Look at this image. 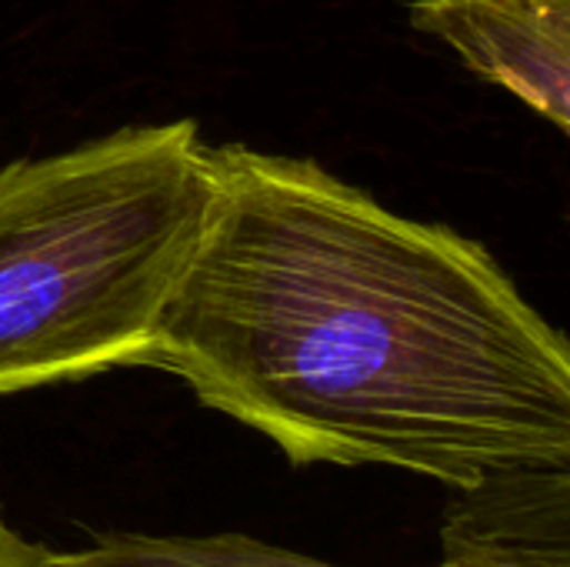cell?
<instances>
[{"label": "cell", "instance_id": "5", "mask_svg": "<svg viewBox=\"0 0 570 567\" xmlns=\"http://www.w3.org/2000/svg\"><path fill=\"white\" fill-rule=\"evenodd\" d=\"M0 567H50V551L27 541L0 511Z\"/></svg>", "mask_w": 570, "mask_h": 567}, {"label": "cell", "instance_id": "4", "mask_svg": "<svg viewBox=\"0 0 570 567\" xmlns=\"http://www.w3.org/2000/svg\"><path fill=\"white\" fill-rule=\"evenodd\" d=\"M407 17L568 134L570 0H411Z\"/></svg>", "mask_w": 570, "mask_h": 567}, {"label": "cell", "instance_id": "1", "mask_svg": "<svg viewBox=\"0 0 570 567\" xmlns=\"http://www.w3.org/2000/svg\"><path fill=\"white\" fill-rule=\"evenodd\" d=\"M207 170L144 368L294 468L384 465L451 491L570 468L568 338L481 241L307 157L224 144Z\"/></svg>", "mask_w": 570, "mask_h": 567}, {"label": "cell", "instance_id": "2", "mask_svg": "<svg viewBox=\"0 0 570 567\" xmlns=\"http://www.w3.org/2000/svg\"><path fill=\"white\" fill-rule=\"evenodd\" d=\"M207 201L190 117L0 167V394L144 368Z\"/></svg>", "mask_w": 570, "mask_h": 567}, {"label": "cell", "instance_id": "3", "mask_svg": "<svg viewBox=\"0 0 570 567\" xmlns=\"http://www.w3.org/2000/svg\"><path fill=\"white\" fill-rule=\"evenodd\" d=\"M50 567H337L247 535L94 531ZM434 567H570V468L518 471L451 491Z\"/></svg>", "mask_w": 570, "mask_h": 567}]
</instances>
